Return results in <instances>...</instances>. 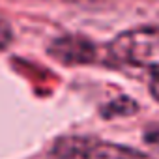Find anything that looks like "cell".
<instances>
[{"instance_id": "1", "label": "cell", "mask_w": 159, "mask_h": 159, "mask_svg": "<svg viewBox=\"0 0 159 159\" xmlns=\"http://www.w3.org/2000/svg\"><path fill=\"white\" fill-rule=\"evenodd\" d=\"M51 153L54 159H142V155L131 148L86 135H66L56 139Z\"/></svg>"}, {"instance_id": "2", "label": "cell", "mask_w": 159, "mask_h": 159, "mask_svg": "<svg viewBox=\"0 0 159 159\" xmlns=\"http://www.w3.org/2000/svg\"><path fill=\"white\" fill-rule=\"evenodd\" d=\"M109 54L116 62L142 66L148 60L159 56V30L157 28L127 30L111 41Z\"/></svg>"}, {"instance_id": "3", "label": "cell", "mask_w": 159, "mask_h": 159, "mask_svg": "<svg viewBox=\"0 0 159 159\" xmlns=\"http://www.w3.org/2000/svg\"><path fill=\"white\" fill-rule=\"evenodd\" d=\"M49 52L64 64H86L96 56V47L92 41L81 36H64L51 43Z\"/></svg>"}, {"instance_id": "4", "label": "cell", "mask_w": 159, "mask_h": 159, "mask_svg": "<svg viewBox=\"0 0 159 159\" xmlns=\"http://www.w3.org/2000/svg\"><path fill=\"white\" fill-rule=\"evenodd\" d=\"M13 39V34H11V26L0 17V49H4L10 45V41Z\"/></svg>"}, {"instance_id": "5", "label": "cell", "mask_w": 159, "mask_h": 159, "mask_svg": "<svg viewBox=\"0 0 159 159\" xmlns=\"http://www.w3.org/2000/svg\"><path fill=\"white\" fill-rule=\"evenodd\" d=\"M150 92L159 101V67L152 69V75H150Z\"/></svg>"}, {"instance_id": "6", "label": "cell", "mask_w": 159, "mask_h": 159, "mask_svg": "<svg viewBox=\"0 0 159 159\" xmlns=\"http://www.w3.org/2000/svg\"><path fill=\"white\" fill-rule=\"evenodd\" d=\"M144 139H146V142H148L150 146H153V148L159 150V125L150 127V129L144 133Z\"/></svg>"}]
</instances>
